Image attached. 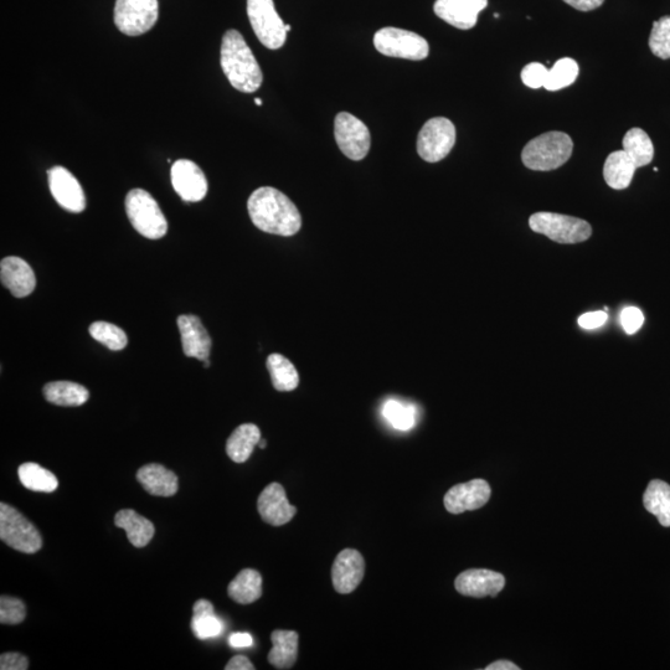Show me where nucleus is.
<instances>
[{
    "instance_id": "f257e3e1",
    "label": "nucleus",
    "mask_w": 670,
    "mask_h": 670,
    "mask_svg": "<svg viewBox=\"0 0 670 670\" xmlns=\"http://www.w3.org/2000/svg\"><path fill=\"white\" fill-rule=\"evenodd\" d=\"M247 210L256 228L267 234L288 237L301 230L300 210L287 195L275 188L255 190L247 201Z\"/></svg>"
},
{
    "instance_id": "f03ea898",
    "label": "nucleus",
    "mask_w": 670,
    "mask_h": 670,
    "mask_svg": "<svg viewBox=\"0 0 670 670\" xmlns=\"http://www.w3.org/2000/svg\"><path fill=\"white\" fill-rule=\"evenodd\" d=\"M220 63L231 86L237 91L252 94L260 89L264 74L244 36L237 30L225 33Z\"/></svg>"
},
{
    "instance_id": "7ed1b4c3",
    "label": "nucleus",
    "mask_w": 670,
    "mask_h": 670,
    "mask_svg": "<svg viewBox=\"0 0 670 670\" xmlns=\"http://www.w3.org/2000/svg\"><path fill=\"white\" fill-rule=\"evenodd\" d=\"M574 142L569 134L548 132L530 141L523 149L524 166L536 172H550L569 161Z\"/></svg>"
},
{
    "instance_id": "20e7f679",
    "label": "nucleus",
    "mask_w": 670,
    "mask_h": 670,
    "mask_svg": "<svg viewBox=\"0 0 670 670\" xmlns=\"http://www.w3.org/2000/svg\"><path fill=\"white\" fill-rule=\"evenodd\" d=\"M128 219L134 229L151 240L162 239L168 231L163 211L151 194L143 189H133L126 197Z\"/></svg>"
},
{
    "instance_id": "39448f33",
    "label": "nucleus",
    "mask_w": 670,
    "mask_h": 670,
    "mask_svg": "<svg viewBox=\"0 0 670 670\" xmlns=\"http://www.w3.org/2000/svg\"><path fill=\"white\" fill-rule=\"evenodd\" d=\"M530 229L558 244H580L589 240L592 228L585 220L555 213H535L529 219Z\"/></svg>"
},
{
    "instance_id": "423d86ee",
    "label": "nucleus",
    "mask_w": 670,
    "mask_h": 670,
    "mask_svg": "<svg viewBox=\"0 0 670 670\" xmlns=\"http://www.w3.org/2000/svg\"><path fill=\"white\" fill-rule=\"evenodd\" d=\"M0 539L10 548L24 554H35L43 538L32 522L10 505L0 504Z\"/></svg>"
},
{
    "instance_id": "0eeeda50",
    "label": "nucleus",
    "mask_w": 670,
    "mask_h": 670,
    "mask_svg": "<svg viewBox=\"0 0 670 670\" xmlns=\"http://www.w3.org/2000/svg\"><path fill=\"white\" fill-rule=\"evenodd\" d=\"M374 45L380 54L389 58L425 60L430 46L421 35L399 28H383L374 35Z\"/></svg>"
},
{
    "instance_id": "6e6552de",
    "label": "nucleus",
    "mask_w": 670,
    "mask_h": 670,
    "mask_svg": "<svg viewBox=\"0 0 670 670\" xmlns=\"http://www.w3.org/2000/svg\"><path fill=\"white\" fill-rule=\"evenodd\" d=\"M247 15L257 39L267 49L277 50L285 45L286 24L278 15L273 0H247Z\"/></svg>"
},
{
    "instance_id": "1a4fd4ad",
    "label": "nucleus",
    "mask_w": 670,
    "mask_h": 670,
    "mask_svg": "<svg viewBox=\"0 0 670 670\" xmlns=\"http://www.w3.org/2000/svg\"><path fill=\"white\" fill-rule=\"evenodd\" d=\"M455 143V125L445 117L431 118L421 128L417 138V152L425 162L437 163L450 154Z\"/></svg>"
},
{
    "instance_id": "9d476101",
    "label": "nucleus",
    "mask_w": 670,
    "mask_h": 670,
    "mask_svg": "<svg viewBox=\"0 0 670 670\" xmlns=\"http://www.w3.org/2000/svg\"><path fill=\"white\" fill-rule=\"evenodd\" d=\"M158 15V0H116L113 19L121 33L139 36L156 25Z\"/></svg>"
},
{
    "instance_id": "9b49d317",
    "label": "nucleus",
    "mask_w": 670,
    "mask_h": 670,
    "mask_svg": "<svg viewBox=\"0 0 670 670\" xmlns=\"http://www.w3.org/2000/svg\"><path fill=\"white\" fill-rule=\"evenodd\" d=\"M335 141L345 157L362 161L370 151L369 128L359 118L348 112H340L334 122Z\"/></svg>"
},
{
    "instance_id": "f8f14e48",
    "label": "nucleus",
    "mask_w": 670,
    "mask_h": 670,
    "mask_svg": "<svg viewBox=\"0 0 670 670\" xmlns=\"http://www.w3.org/2000/svg\"><path fill=\"white\" fill-rule=\"evenodd\" d=\"M51 194L61 208L79 214L86 209V198L79 180L64 167H54L48 172Z\"/></svg>"
},
{
    "instance_id": "ddd939ff",
    "label": "nucleus",
    "mask_w": 670,
    "mask_h": 670,
    "mask_svg": "<svg viewBox=\"0 0 670 670\" xmlns=\"http://www.w3.org/2000/svg\"><path fill=\"white\" fill-rule=\"evenodd\" d=\"M172 184L179 197L188 203H198L208 193V180L203 170L188 159L173 164Z\"/></svg>"
},
{
    "instance_id": "4468645a",
    "label": "nucleus",
    "mask_w": 670,
    "mask_h": 670,
    "mask_svg": "<svg viewBox=\"0 0 670 670\" xmlns=\"http://www.w3.org/2000/svg\"><path fill=\"white\" fill-rule=\"evenodd\" d=\"M491 487L484 479H473L471 482L457 484L446 493L445 507L451 514H462L468 510L484 507L491 498Z\"/></svg>"
},
{
    "instance_id": "2eb2a0df",
    "label": "nucleus",
    "mask_w": 670,
    "mask_h": 670,
    "mask_svg": "<svg viewBox=\"0 0 670 670\" xmlns=\"http://www.w3.org/2000/svg\"><path fill=\"white\" fill-rule=\"evenodd\" d=\"M365 574V561L358 550L344 549L335 559L332 581L338 594L348 595L358 589Z\"/></svg>"
},
{
    "instance_id": "dca6fc26",
    "label": "nucleus",
    "mask_w": 670,
    "mask_h": 670,
    "mask_svg": "<svg viewBox=\"0 0 670 670\" xmlns=\"http://www.w3.org/2000/svg\"><path fill=\"white\" fill-rule=\"evenodd\" d=\"M262 520L272 527L290 523L297 513L295 505L288 502L285 488L280 483H271L262 491L257 501Z\"/></svg>"
},
{
    "instance_id": "f3484780",
    "label": "nucleus",
    "mask_w": 670,
    "mask_h": 670,
    "mask_svg": "<svg viewBox=\"0 0 670 670\" xmlns=\"http://www.w3.org/2000/svg\"><path fill=\"white\" fill-rule=\"evenodd\" d=\"M487 5L488 0H436L434 10L452 27L469 30L476 27L478 15Z\"/></svg>"
},
{
    "instance_id": "a211bd4d",
    "label": "nucleus",
    "mask_w": 670,
    "mask_h": 670,
    "mask_svg": "<svg viewBox=\"0 0 670 670\" xmlns=\"http://www.w3.org/2000/svg\"><path fill=\"white\" fill-rule=\"evenodd\" d=\"M505 579L499 572L486 569H471L457 576L455 587L463 596L496 597L504 589Z\"/></svg>"
},
{
    "instance_id": "6ab92c4d",
    "label": "nucleus",
    "mask_w": 670,
    "mask_h": 670,
    "mask_svg": "<svg viewBox=\"0 0 670 670\" xmlns=\"http://www.w3.org/2000/svg\"><path fill=\"white\" fill-rule=\"evenodd\" d=\"M178 328L182 337L183 352L189 358H195L205 362L210 358L211 340L200 318L193 314H183L178 317Z\"/></svg>"
},
{
    "instance_id": "aec40b11",
    "label": "nucleus",
    "mask_w": 670,
    "mask_h": 670,
    "mask_svg": "<svg viewBox=\"0 0 670 670\" xmlns=\"http://www.w3.org/2000/svg\"><path fill=\"white\" fill-rule=\"evenodd\" d=\"M0 280L12 295L24 298L32 295L36 287L33 268L27 261L17 256L5 257L0 264Z\"/></svg>"
},
{
    "instance_id": "412c9836",
    "label": "nucleus",
    "mask_w": 670,
    "mask_h": 670,
    "mask_svg": "<svg viewBox=\"0 0 670 670\" xmlns=\"http://www.w3.org/2000/svg\"><path fill=\"white\" fill-rule=\"evenodd\" d=\"M137 479L152 496L173 497L178 492L177 474L157 463L139 469Z\"/></svg>"
},
{
    "instance_id": "4be33fe9",
    "label": "nucleus",
    "mask_w": 670,
    "mask_h": 670,
    "mask_svg": "<svg viewBox=\"0 0 670 670\" xmlns=\"http://www.w3.org/2000/svg\"><path fill=\"white\" fill-rule=\"evenodd\" d=\"M115 524L117 528L125 529L128 540L136 548H144L156 534V528L151 520L142 517L133 509H123L116 514Z\"/></svg>"
},
{
    "instance_id": "5701e85b",
    "label": "nucleus",
    "mask_w": 670,
    "mask_h": 670,
    "mask_svg": "<svg viewBox=\"0 0 670 670\" xmlns=\"http://www.w3.org/2000/svg\"><path fill=\"white\" fill-rule=\"evenodd\" d=\"M298 633L295 631H273L272 649L268 653V662L277 669H290L295 666L298 656Z\"/></svg>"
},
{
    "instance_id": "b1692460",
    "label": "nucleus",
    "mask_w": 670,
    "mask_h": 670,
    "mask_svg": "<svg viewBox=\"0 0 670 670\" xmlns=\"http://www.w3.org/2000/svg\"><path fill=\"white\" fill-rule=\"evenodd\" d=\"M637 167L625 151H617L607 157L603 166V178L608 187L623 190L630 187Z\"/></svg>"
},
{
    "instance_id": "393cba45",
    "label": "nucleus",
    "mask_w": 670,
    "mask_h": 670,
    "mask_svg": "<svg viewBox=\"0 0 670 670\" xmlns=\"http://www.w3.org/2000/svg\"><path fill=\"white\" fill-rule=\"evenodd\" d=\"M261 441V431L254 424H244L231 434L226 442V453L235 463H245Z\"/></svg>"
},
{
    "instance_id": "a878e982",
    "label": "nucleus",
    "mask_w": 670,
    "mask_h": 670,
    "mask_svg": "<svg viewBox=\"0 0 670 670\" xmlns=\"http://www.w3.org/2000/svg\"><path fill=\"white\" fill-rule=\"evenodd\" d=\"M228 594L240 605H250L262 596V576L259 571L245 569L230 582Z\"/></svg>"
},
{
    "instance_id": "bb28decb",
    "label": "nucleus",
    "mask_w": 670,
    "mask_h": 670,
    "mask_svg": "<svg viewBox=\"0 0 670 670\" xmlns=\"http://www.w3.org/2000/svg\"><path fill=\"white\" fill-rule=\"evenodd\" d=\"M192 631L199 639L216 638L224 632V623L215 615L213 603L199 600L193 607Z\"/></svg>"
},
{
    "instance_id": "cd10ccee",
    "label": "nucleus",
    "mask_w": 670,
    "mask_h": 670,
    "mask_svg": "<svg viewBox=\"0 0 670 670\" xmlns=\"http://www.w3.org/2000/svg\"><path fill=\"white\" fill-rule=\"evenodd\" d=\"M45 399L58 406H81L90 398L89 390L71 381H53L43 389Z\"/></svg>"
},
{
    "instance_id": "c85d7f7f",
    "label": "nucleus",
    "mask_w": 670,
    "mask_h": 670,
    "mask_svg": "<svg viewBox=\"0 0 670 670\" xmlns=\"http://www.w3.org/2000/svg\"><path fill=\"white\" fill-rule=\"evenodd\" d=\"M644 507L657 517L663 527H670V486L661 479H654L648 484L643 496Z\"/></svg>"
},
{
    "instance_id": "c756f323",
    "label": "nucleus",
    "mask_w": 670,
    "mask_h": 670,
    "mask_svg": "<svg viewBox=\"0 0 670 670\" xmlns=\"http://www.w3.org/2000/svg\"><path fill=\"white\" fill-rule=\"evenodd\" d=\"M267 369L270 371L273 388L278 391H293L300 384V375L290 360L281 354H271L267 358Z\"/></svg>"
},
{
    "instance_id": "7c9ffc66",
    "label": "nucleus",
    "mask_w": 670,
    "mask_h": 670,
    "mask_svg": "<svg viewBox=\"0 0 670 670\" xmlns=\"http://www.w3.org/2000/svg\"><path fill=\"white\" fill-rule=\"evenodd\" d=\"M623 151L627 153L638 168L648 166L654 158L652 139L641 128H632L623 138Z\"/></svg>"
},
{
    "instance_id": "2f4dec72",
    "label": "nucleus",
    "mask_w": 670,
    "mask_h": 670,
    "mask_svg": "<svg viewBox=\"0 0 670 670\" xmlns=\"http://www.w3.org/2000/svg\"><path fill=\"white\" fill-rule=\"evenodd\" d=\"M18 476L23 486L30 491L53 493L58 489V478L36 463H24L18 469Z\"/></svg>"
},
{
    "instance_id": "473e14b6",
    "label": "nucleus",
    "mask_w": 670,
    "mask_h": 670,
    "mask_svg": "<svg viewBox=\"0 0 670 670\" xmlns=\"http://www.w3.org/2000/svg\"><path fill=\"white\" fill-rule=\"evenodd\" d=\"M383 416L394 429L410 431L416 425V407L399 400H388L383 406Z\"/></svg>"
},
{
    "instance_id": "72a5a7b5",
    "label": "nucleus",
    "mask_w": 670,
    "mask_h": 670,
    "mask_svg": "<svg viewBox=\"0 0 670 670\" xmlns=\"http://www.w3.org/2000/svg\"><path fill=\"white\" fill-rule=\"evenodd\" d=\"M579 76V65L574 59L565 58L556 61L553 69L548 72L545 89L548 91H559L574 84Z\"/></svg>"
},
{
    "instance_id": "f704fd0d",
    "label": "nucleus",
    "mask_w": 670,
    "mask_h": 670,
    "mask_svg": "<svg viewBox=\"0 0 670 670\" xmlns=\"http://www.w3.org/2000/svg\"><path fill=\"white\" fill-rule=\"evenodd\" d=\"M89 331L92 338L97 340V342L106 345V347L113 350V352H118V350L127 347V334L125 331H122L120 327L115 326V324L95 322L91 324Z\"/></svg>"
},
{
    "instance_id": "c9c22d12",
    "label": "nucleus",
    "mask_w": 670,
    "mask_h": 670,
    "mask_svg": "<svg viewBox=\"0 0 670 670\" xmlns=\"http://www.w3.org/2000/svg\"><path fill=\"white\" fill-rule=\"evenodd\" d=\"M649 48L659 59H670V17H663L653 23L651 36H649Z\"/></svg>"
},
{
    "instance_id": "e433bc0d",
    "label": "nucleus",
    "mask_w": 670,
    "mask_h": 670,
    "mask_svg": "<svg viewBox=\"0 0 670 670\" xmlns=\"http://www.w3.org/2000/svg\"><path fill=\"white\" fill-rule=\"evenodd\" d=\"M27 616L25 603L17 597H0V623L2 625H19Z\"/></svg>"
},
{
    "instance_id": "4c0bfd02",
    "label": "nucleus",
    "mask_w": 670,
    "mask_h": 670,
    "mask_svg": "<svg viewBox=\"0 0 670 670\" xmlns=\"http://www.w3.org/2000/svg\"><path fill=\"white\" fill-rule=\"evenodd\" d=\"M549 70L543 64L532 63L524 67L522 80L530 89L544 87Z\"/></svg>"
},
{
    "instance_id": "58836bf2",
    "label": "nucleus",
    "mask_w": 670,
    "mask_h": 670,
    "mask_svg": "<svg viewBox=\"0 0 670 670\" xmlns=\"http://www.w3.org/2000/svg\"><path fill=\"white\" fill-rule=\"evenodd\" d=\"M644 323V316L641 309L637 307H627L623 309L621 314V324L623 331L627 334H635L642 328Z\"/></svg>"
},
{
    "instance_id": "ea45409f",
    "label": "nucleus",
    "mask_w": 670,
    "mask_h": 670,
    "mask_svg": "<svg viewBox=\"0 0 670 670\" xmlns=\"http://www.w3.org/2000/svg\"><path fill=\"white\" fill-rule=\"evenodd\" d=\"M28 668V658L23 654L4 653L0 657V669L2 670H27Z\"/></svg>"
},
{
    "instance_id": "a19ab883",
    "label": "nucleus",
    "mask_w": 670,
    "mask_h": 670,
    "mask_svg": "<svg viewBox=\"0 0 670 670\" xmlns=\"http://www.w3.org/2000/svg\"><path fill=\"white\" fill-rule=\"evenodd\" d=\"M608 316L605 312H590L582 314L579 318V326L584 329L600 328L607 322Z\"/></svg>"
},
{
    "instance_id": "79ce46f5",
    "label": "nucleus",
    "mask_w": 670,
    "mask_h": 670,
    "mask_svg": "<svg viewBox=\"0 0 670 670\" xmlns=\"http://www.w3.org/2000/svg\"><path fill=\"white\" fill-rule=\"evenodd\" d=\"M564 2L580 12H591V10L600 8L605 0H564Z\"/></svg>"
},
{
    "instance_id": "37998d69",
    "label": "nucleus",
    "mask_w": 670,
    "mask_h": 670,
    "mask_svg": "<svg viewBox=\"0 0 670 670\" xmlns=\"http://www.w3.org/2000/svg\"><path fill=\"white\" fill-rule=\"evenodd\" d=\"M229 643L233 648H249L254 644V638L249 633H234L230 636Z\"/></svg>"
},
{
    "instance_id": "c03bdc74",
    "label": "nucleus",
    "mask_w": 670,
    "mask_h": 670,
    "mask_svg": "<svg viewBox=\"0 0 670 670\" xmlns=\"http://www.w3.org/2000/svg\"><path fill=\"white\" fill-rule=\"evenodd\" d=\"M226 670H254L255 666L245 656H236L226 664Z\"/></svg>"
},
{
    "instance_id": "a18cd8bd",
    "label": "nucleus",
    "mask_w": 670,
    "mask_h": 670,
    "mask_svg": "<svg viewBox=\"0 0 670 670\" xmlns=\"http://www.w3.org/2000/svg\"><path fill=\"white\" fill-rule=\"evenodd\" d=\"M518 666H515L514 663L509 661H497L486 668V670H519Z\"/></svg>"
},
{
    "instance_id": "49530a36",
    "label": "nucleus",
    "mask_w": 670,
    "mask_h": 670,
    "mask_svg": "<svg viewBox=\"0 0 670 670\" xmlns=\"http://www.w3.org/2000/svg\"><path fill=\"white\" fill-rule=\"evenodd\" d=\"M266 445H267V442L265 440H261L259 442V446H260V448H262V450H264V448H266Z\"/></svg>"
},
{
    "instance_id": "de8ad7c7",
    "label": "nucleus",
    "mask_w": 670,
    "mask_h": 670,
    "mask_svg": "<svg viewBox=\"0 0 670 670\" xmlns=\"http://www.w3.org/2000/svg\"><path fill=\"white\" fill-rule=\"evenodd\" d=\"M257 106H262V100L261 99H256L255 100Z\"/></svg>"
},
{
    "instance_id": "09e8293b",
    "label": "nucleus",
    "mask_w": 670,
    "mask_h": 670,
    "mask_svg": "<svg viewBox=\"0 0 670 670\" xmlns=\"http://www.w3.org/2000/svg\"><path fill=\"white\" fill-rule=\"evenodd\" d=\"M291 29H292V28H291V25L286 24V32H287V33H288V32H291Z\"/></svg>"
}]
</instances>
